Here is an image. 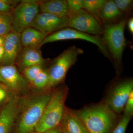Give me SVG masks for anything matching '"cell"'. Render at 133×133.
I'll return each mask as SVG.
<instances>
[{"label":"cell","mask_w":133,"mask_h":133,"mask_svg":"<svg viewBox=\"0 0 133 133\" xmlns=\"http://www.w3.org/2000/svg\"><path fill=\"white\" fill-rule=\"evenodd\" d=\"M106 0H84V9L99 21V17Z\"/></svg>","instance_id":"20"},{"label":"cell","mask_w":133,"mask_h":133,"mask_svg":"<svg viewBox=\"0 0 133 133\" xmlns=\"http://www.w3.org/2000/svg\"><path fill=\"white\" fill-rule=\"evenodd\" d=\"M81 40L87 41L97 45L105 57L111 59V56L105 45L102 37L99 35H93L67 27L56 32L48 35L39 45L40 49L48 43L65 40Z\"/></svg>","instance_id":"8"},{"label":"cell","mask_w":133,"mask_h":133,"mask_svg":"<svg viewBox=\"0 0 133 133\" xmlns=\"http://www.w3.org/2000/svg\"><path fill=\"white\" fill-rule=\"evenodd\" d=\"M39 13H48L58 16L69 17V11L66 1L49 0L39 1Z\"/></svg>","instance_id":"16"},{"label":"cell","mask_w":133,"mask_h":133,"mask_svg":"<svg viewBox=\"0 0 133 133\" xmlns=\"http://www.w3.org/2000/svg\"><path fill=\"white\" fill-rule=\"evenodd\" d=\"M39 1L23 0L12 10V32L20 34L30 27L39 13Z\"/></svg>","instance_id":"7"},{"label":"cell","mask_w":133,"mask_h":133,"mask_svg":"<svg viewBox=\"0 0 133 133\" xmlns=\"http://www.w3.org/2000/svg\"><path fill=\"white\" fill-rule=\"evenodd\" d=\"M132 117L126 116L122 114L118 124L112 133H125Z\"/></svg>","instance_id":"24"},{"label":"cell","mask_w":133,"mask_h":133,"mask_svg":"<svg viewBox=\"0 0 133 133\" xmlns=\"http://www.w3.org/2000/svg\"><path fill=\"white\" fill-rule=\"evenodd\" d=\"M128 27L129 30L130 31L131 34L133 33V17H131L130 19L128 21L127 23Z\"/></svg>","instance_id":"30"},{"label":"cell","mask_w":133,"mask_h":133,"mask_svg":"<svg viewBox=\"0 0 133 133\" xmlns=\"http://www.w3.org/2000/svg\"><path fill=\"white\" fill-rule=\"evenodd\" d=\"M45 64L36 65L29 66L24 69L21 74L24 78L30 84L37 76L43 70L46 68Z\"/></svg>","instance_id":"22"},{"label":"cell","mask_w":133,"mask_h":133,"mask_svg":"<svg viewBox=\"0 0 133 133\" xmlns=\"http://www.w3.org/2000/svg\"><path fill=\"white\" fill-rule=\"evenodd\" d=\"M128 21L126 16L117 23L103 26L102 38L113 63L117 76H120L122 70V56L127 44L124 30Z\"/></svg>","instance_id":"4"},{"label":"cell","mask_w":133,"mask_h":133,"mask_svg":"<svg viewBox=\"0 0 133 133\" xmlns=\"http://www.w3.org/2000/svg\"><path fill=\"white\" fill-rule=\"evenodd\" d=\"M4 54L0 64L3 65H15L17 57L22 48L20 40V34L10 32L5 36L3 45Z\"/></svg>","instance_id":"12"},{"label":"cell","mask_w":133,"mask_h":133,"mask_svg":"<svg viewBox=\"0 0 133 133\" xmlns=\"http://www.w3.org/2000/svg\"><path fill=\"white\" fill-rule=\"evenodd\" d=\"M133 91L132 78L117 76L108 85L101 101L112 111L121 115L123 114L126 102Z\"/></svg>","instance_id":"5"},{"label":"cell","mask_w":133,"mask_h":133,"mask_svg":"<svg viewBox=\"0 0 133 133\" xmlns=\"http://www.w3.org/2000/svg\"><path fill=\"white\" fill-rule=\"evenodd\" d=\"M0 84L19 96L24 95L31 90L29 83L15 65L0 64Z\"/></svg>","instance_id":"9"},{"label":"cell","mask_w":133,"mask_h":133,"mask_svg":"<svg viewBox=\"0 0 133 133\" xmlns=\"http://www.w3.org/2000/svg\"><path fill=\"white\" fill-rule=\"evenodd\" d=\"M12 23L11 13L0 14V36H5L12 31Z\"/></svg>","instance_id":"21"},{"label":"cell","mask_w":133,"mask_h":133,"mask_svg":"<svg viewBox=\"0 0 133 133\" xmlns=\"http://www.w3.org/2000/svg\"><path fill=\"white\" fill-rule=\"evenodd\" d=\"M52 89L42 91L31 89L26 94L19 96L15 133H35L36 127L49 101Z\"/></svg>","instance_id":"1"},{"label":"cell","mask_w":133,"mask_h":133,"mask_svg":"<svg viewBox=\"0 0 133 133\" xmlns=\"http://www.w3.org/2000/svg\"><path fill=\"white\" fill-rule=\"evenodd\" d=\"M83 52L82 49L75 45L71 46L49 61L46 67L49 77L48 89H52L64 84L67 72L76 64L78 56Z\"/></svg>","instance_id":"6"},{"label":"cell","mask_w":133,"mask_h":133,"mask_svg":"<svg viewBox=\"0 0 133 133\" xmlns=\"http://www.w3.org/2000/svg\"><path fill=\"white\" fill-rule=\"evenodd\" d=\"M60 125L63 133H88L74 109L66 107Z\"/></svg>","instance_id":"15"},{"label":"cell","mask_w":133,"mask_h":133,"mask_svg":"<svg viewBox=\"0 0 133 133\" xmlns=\"http://www.w3.org/2000/svg\"><path fill=\"white\" fill-rule=\"evenodd\" d=\"M66 2L69 13L77 12L84 9V0H67Z\"/></svg>","instance_id":"27"},{"label":"cell","mask_w":133,"mask_h":133,"mask_svg":"<svg viewBox=\"0 0 133 133\" xmlns=\"http://www.w3.org/2000/svg\"><path fill=\"white\" fill-rule=\"evenodd\" d=\"M5 40V36H0V46L3 45Z\"/></svg>","instance_id":"32"},{"label":"cell","mask_w":133,"mask_h":133,"mask_svg":"<svg viewBox=\"0 0 133 133\" xmlns=\"http://www.w3.org/2000/svg\"><path fill=\"white\" fill-rule=\"evenodd\" d=\"M69 27L93 35H102L103 26L95 17L84 9L69 13Z\"/></svg>","instance_id":"10"},{"label":"cell","mask_w":133,"mask_h":133,"mask_svg":"<svg viewBox=\"0 0 133 133\" xmlns=\"http://www.w3.org/2000/svg\"><path fill=\"white\" fill-rule=\"evenodd\" d=\"M4 54V49L3 45L0 46V63L1 62Z\"/></svg>","instance_id":"31"},{"label":"cell","mask_w":133,"mask_h":133,"mask_svg":"<svg viewBox=\"0 0 133 133\" xmlns=\"http://www.w3.org/2000/svg\"><path fill=\"white\" fill-rule=\"evenodd\" d=\"M69 92V87L64 84L52 89L35 133L43 132L60 125L66 108L65 102Z\"/></svg>","instance_id":"3"},{"label":"cell","mask_w":133,"mask_h":133,"mask_svg":"<svg viewBox=\"0 0 133 133\" xmlns=\"http://www.w3.org/2000/svg\"><path fill=\"white\" fill-rule=\"evenodd\" d=\"M69 17H63L48 13H39L30 27L49 35L69 27Z\"/></svg>","instance_id":"11"},{"label":"cell","mask_w":133,"mask_h":133,"mask_svg":"<svg viewBox=\"0 0 133 133\" xmlns=\"http://www.w3.org/2000/svg\"><path fill=\"white\" fill-rule=\"evenodd\" d=\"M41 133H63L61 126L59 125L55 128L52 129Z\"/></svg>","instance_id":"29"},{"label":"cell","mask_w":133,"mask_h":133,"mask_svg":"<svg viewBox=\"0 0 133 133\" xmlns=\"http://www.w3.org/2000/svg\"><path fill=\"white\" fill-rule=\"evenodd\" d=\"M124 15L117 7L114 1H107L100 14L99 20L104 25L115 24L124 18Z\"/></svg>","instance_id":"17"},{"label":"cell","mask_w":133,"mask_h":133,"mask_svg":"<svg viewBox=\"0 0 133 133\" xmlns=\"http://www.w3.org/2000/svg\"><path fill=\"white\" fill-rule=\"evenodd\" d=\"M115 3L119 10L123 14H129L132 8V0H115Z\"/></svg>","instance_id":"26"},{"label":"cell","mask_w":133,"mask_h":133,"mask_svg":"<svg viewBox=\"0 0 133 133\" xmlns=\"http://www.w3.org/2000/svg\"><path fill=\"white\" fill-rule=\"evenodd\" d=\"M126 116L132 118L133 115V91L129 95L124 107L123 114Z\"/></svg>","instance_id":"28"},{"label":"cell","mask_w":133,"mask_h":133,"mask_svg":"<svg viewBox=\"0 0 133 133\" xmlns=\"http://www.w3.org/2000/svg\"><path fill=\"white\" fill-rule=\"evenodd\" d=\"M48 62L43 57L40 49L23 47L17 58L15 65L21 73L24 69L29 66L46 64Z\"/></svg>","instance_id":"13"},{"label":"cell","mask_w":133,"mask_h":133,"mask_svg":"<svg viewBox=\"0 0 133 133\" xmlns=\"http://www.w3.org/2000/svg\"><path fill=\"white\" fill-rule=\"evenodd\" d=\"M19 96H15L0 108V133H12L14 131Z\"/></svg>","instance_id":"14"},{"label":"cell","mask_w":133,"mask_h":133,"mask_svg":"<svg viewBox=\"0 0 133 133\" xmlns=\"http://www.w3.org/2000/svg\"><path fill=\"white\" fill-rule=\"evenodd\" d=\"M74 111L88 133H112L122 115L112 111L101 101Z\"/></svg>","instance_id":"2"},{"label":"cell","mask_w":133,"mask_h":133,"mask_svg":"<svg viewBox=\"0 0 133 133\" xmlns=\"http://www.w3.org/2000/svg\"><path fill=\"white\" fill-rule=\"evenodd\" d=\"M49 77L47 69L43 70L30 84V88L34 90L42 91L48 89Z\"/></svg>","instance_id":"19"},{"label":"cell","mask_w":133,"mask_h":133,"mask_svg":"<svg viewBox=\"0 0 133 133\" xmlns=\"http://www.w3.org/2000/svg\"><path fill=\"white\" fill-rule=\"evenodd\" d=\"M48 36L30 26L20 33V40L23 47L38 48L44 39Z\"/></svg>","instance_id":"18"},{"label":"cell","mask_w":133,"mask_h":133,"mask_svg":"<svg viewBox=\"0 0 133 133\" xmlns=\"http://www.w3.org/2000/svg\"><path fill=\"white\" fill-rule=\"evenodd\" d=\"M16 95H18L15 94L4 86L0 84V108L9 102Z\"/></svg>","instance_id":"23"},{"label":"cell","mask_w":133,"mask_h":133,"mask_svg":"<svg viewBox=\"0 0 133 133\" xmlns=\"http://www.w3.org/2000/svg\"><path fill=\"white\" fill-rule=\"evenodd\" d=\"M20 1L0 0V14L11 13Z\"/></svg>","instance_id":"25"}]
</instances>
